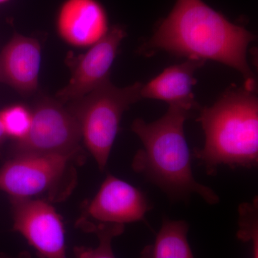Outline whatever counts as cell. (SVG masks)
Masks as SVG:
<instances>
[{"instance_id":"cell-1","label":"cell","mask_w":258,"mask_h":258,"mask_svg":"<svg viewBox=\"0 0 258 258\" xmlns=\"http://www.w3.org/2000/svg\"><path fill=\"white\" fill-rule=\"evenodd\" d=\"M255 39L253 33L231 23L203 0H176L139 52L152 55L164 50L187 59L217 61L239 71L244 87L256 91L255 78L247 60V47Z\"/></svg>"},{"instance_id":"cell-2","label":"cell","mask_w":258,"mask_h":258,"mask_svg":"<svg viewBox=\"0 0 258 258\" xmlns=\"http://www.w3.org/2000/svg\"><path fill=\"white\" fill-rule=\"evenodd\" d=\"M193 108L169 105L167 112L154 121L134 120L132 130L143 144L136 153L132 167L155 184L173 202L187 203L198 195L209 205L220 203L212 188L198 182L191 169V154L185 138L184 122Z\"/></svg>"},{"instance_id":"cell-3","label":"cell","mask_w":258,"mask_h":258,"mask_svg":"<svg viewBox=\"0 0 258 258\" xmlns=\"http://www.w3.org/2000/svg\"><path fill=\"white\" fill-rule=\"evenodd\" d=\"M256 91L231 86L212 106L201 110L198 121L205 145L194 156L208 175L220 166L250 169L258 164V98Z\"/></svg>"},{"instance_id":"cell-4","label":"cell","mask_w":258,"mask_h":258,"mask_svg":"<svg viewBox=\"0 0 258 258\" xmlns=\"http://www.w3.org/2000/svg\"><path fill=\"white\" fill-rule=\"evenodd\" d=\"M83 158V153L13 156L0 169V190L10 198L63 201L76 187V164Z\"/></svg>"},{"instance_id":"cell-5","label":"cell","mask_w":258,"mask_h":258,"mask_svg":"<svg viewBox=\"0 0 258 258\" xmlns=\"http://www.w3.org/2000/svg\"><path fill=\"white\" fill-rule=\"evenodd\" d=\"M143 84L118 88L109 79L87 95L67 103L79 121L85 146L100 170L106 169L125 111L141 98Z\"/></svg>"},{"instance_id":"cell-6","label":"cell","mask_w":258,"mask_h":258,"mask_svg":"<svg viewBox=\"0 0 258 258\" xmlns=\"http://www.w3.org/2000/svg\"><path fill=\"white\" fill-rule=\"evenodd\" d=\"M31 111V126L15 142L13 156L82 154L81 127L64 103L45 97Z\"/></svg>"},{"instance_id":"cell-7","label":"cell","mask_w":258,"mask_h":258,"mask_svg":"<svg viewBox=\"0 0 258 258\" xmlns=\"http://www.w3.org/2000/svg\"><path fill=\"white\" fill-rule=\"evenodd\" d=\"M13 230L42 258H68L62 217L48 202L10 198Z\"/></svg>"},{"instance_id":"cell-8","label":"cell","mask_w":258,"mask_h":258,"mask_svg":"<svg viewBox=\"0 0 258 258\" xmlns=\"http://www.w3.org/2000/svg\"><path fill=\"white\" fill-rule=\"evenodd\" d=\"M153 208L147 195L126 181L108 174L95 198L86 204L82 217L97 223L145 221Z\"/></svg>"},{"instance_id":"cell-9","label":"cell","mask_w":258,"mask_h":258,"mask_svg":"<svg viewBox=\"0 0 258 258\" xmlns=\"http://www.w3.org/2000/svg\"><path fill=\"white\" fill-rule=\"evenodd\" d=\"M125 36V29L115 25L106 36L80 55L74 63L69 82L56 94L57 99L62 103L76 101L109 79L112 64Z\"/></svg>"},{"instance_id":"cell-10","label":"cell","mask_w":258,"mask_h":258,"mask_svg":"<svg viewBox=\"0 0 258 258\" xmlns=\"http://www.w3.org/2000/svg\"><path fill=\"white\" fill-rule=\"evenodd\" d=\"M56 30L68 45L90 47L109 31L106 10L98 0H66L61 5Z\"/></svg>"},{"instance_id":"cell-11","label":"cell","mask_w":258,"mask_h":258,"mask_svg":"<svg viewBox=\"0 0 258 258\" xmlns=\"http://www.w3.org/2000/svg\"><path fill=\"white\" fill-rule=\"evenodd\" d=\"M41 60L40 42L15 34L0 52V81L30 94L38 86Z\"/></svg>"},{"instance_id":"cell-12","label":"cell","mask_w":258,"mask_h":258,"mask_svg":"<svg viewBox=\"0 0 258 258\" xmlns=\"http://www.w3.org/2000/svg\"><path fill=\"white\" fill-rule=\"evenodd\" d=\"M205 62L187 59L183 63L167 68L155 79L142 86L141 98L160 100L169 105H183L193 109L198 108L193 93L194 86L198 81L194 75Z\"/></svg>"},{"instance_id":"cell-13","label":"cell","mask_w":258,"mask_h":258,"mask_svg":"<svg viewBox=\"0 0 258 258\" xmlns=\"http://www.w3.org/2000/svg\"><path fill=\"white\" fill-rule=\"evenodd\" d=\"M189 229L185 220L163 217L155 240L142 249L139 258H195L187 238Z\"/></svg>"},{"instance_id":"cell-14","label":"cell","mask_w":258,"mask_h":258,"mask_svg":"<svg viewBox=\"0 0 258 258\" xmlns=\"http://www.w3.org/2000/svg\"><path fill=\"white\" fill-rule=\"evenodd\" d=\"M76 225L85 232L94 233L98 237V244L95 248L84 246L75 247V257L115 258L112 242L115 237H118L124 232V225L97 223L81 217L76 222Z\"/></svg>"},{"instance_id":"cell-15","label":"cell","mask_w":258,"mask_h":258,"mask_svg":"<svg viewBox=\"0 0 258 258\" xmlns=\"http://www.w3.org/2000/svg\"><path fill=\"white\" fill-rule=\"evenodd\" d=\"M0 121L7 137L21 140L31 126V110L20 104L7 107L0 111Z\"/></svg>"},{"instance_id":"cell-16","label":"cell","mask_w":258,"mask_h":258,"mask_svg":"<svg viewBox=\"0 0 258 258\" xmlns=\"http://www.w3.org/2000/svg\"><path fill=\"white\" fill-rule=\"evenodd\" d=\"M0 258H31V256L28 252H23L16 257H11L6 254H0Z\"/></svg>"},{"instance_id":"cell-17","label":"cell","mask_w":258,"mask_h":258,"mask_svg":"<svg viewBox=\"0 0 258 258\" xmlns=\"http://www.w3.org/2000/svg\"><path fill=\"white\" fill-rule=\"evenodd\" d=\"M6 134L5 133L4 128H3L1 121H0V145H1V144L5 142V140L6 139Z\"/></svg>"},{"instance_id":"cell-18","label":"cell","mask_w":258,"mask_h":258,"mask_svg":"<svg viewBox=\"0 0 258 258\" xmlns=\"http://www.w3.org/2000/svg\"><path fill=\"white\" fill-rule=\"evenodd\" d=\"M7 1H8V0H0V3H5Z\"/></svg>"}]
</instances>
